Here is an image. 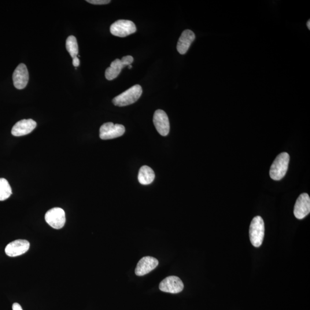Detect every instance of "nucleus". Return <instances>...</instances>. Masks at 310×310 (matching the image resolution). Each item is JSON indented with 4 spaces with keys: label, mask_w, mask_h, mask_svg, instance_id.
<instances>
[{
    "label": "nucleus",
    "mask_w": 310,
    "mask_h": 310,
    "mask_svg": "<svg viewBox=\"0 0 310 310\" xmlns=\"http://www.w3.org/2000/svg\"><path fill=\"white\" fill-rule=\"evenodd\" d=\"M290 162V155L287 153H283L278 155L272 163L269 175L271 179L280 180L286 175Z\"/></svg>",
    "instance_id": "nucleus-1"
},
{
    "label": "nucleus",
    "mask_w": 310,
    "mask_h": 310,
    "mask_svg": "<svg viewBox=\"0 0 310 310\" xmlns=\"http://www.w3.org/2000/svg\"><path fill=\"white\" fill-rule=\"evenodd\" d=\"M143 93L142 87L139 84H135L134 86L117 95L113 99L114 105L117 106H125L133 104L138 100Z\"/></svg>",
    "instance_id": "nucleus-2"
},
{
    "label": "nucleus",
    "mask_w": 310,
    "mask_h": 310,
    "mask_svg": "<svg viewBox=\"0 0 310 310\" xmlns=\"http://www.w3.org/2000/svg\"><path fill=\"white\" fill-rule=\"evenodd\" d=\"M265 234V225L260 216L254 218L249 227V237L251 243L258 248L263 243Z\"/></svg>",
    "instance_id": "nucleus-3"
},
{
    "label": "nucleus",
    "mask_w": 310,
    "mask_h": 310,
    "mask_svg": "<svg viewBox=\"0 0 310 310\" xmlns=\"http://www.w3.org/2000/svg\"><path fill=\"white\" fill-rule=\"evenodd\" d=\"M110 31L114 36L125 38L134 34L137 31V29L134 22L127 20H119L114 22L110 26Z\"/></svg>",
    "instance_id": "nucleus-4"
},
{
    "label": "nucleus",
    "mask_w": 310,
    "mask_h": 310,
    "mask_svg": "<svg viewBox=\"0 0 310 310\" xmlns=\"http://www.w3.org/2000/svg\"><path fill=\"white\" fill-rule=\"evenodd\" d=\"M134 60V58L130 55L122 58L121 60L119 59H116L112 62L110 67L106 70V78L109 80L116 78L119 76L122 69L125 66L131 65Z\"/></svg>",
    "instance_id": "nucleus-5"
},
{
    "label": "nucleus",
    "mask_w": 310,
    "mask_h": 310,
    "mask_svg": "<svg viewBox=\"0 0 310 310\" xmlns=\"http://www.w3.org/2000/svg\"><path fill=\"white\" fill-rule=\"evenodd\" d=\"M125 132V128L123 125L106 123L99 129V137L102 140L116 139L123 136Z\"/></svg>",
    "instance_id": "nucleus-6"
},
{
    "label": "nucleus",
    "mask_w": 310,
    "mask_h": 310,
    "mask_svg": "<svg viewBox=\"0 0 310 310\" xmlns=\"http://www.w3.org/2000/svg\"><path fill=\"white\" fill-rule=\"evenodd\" d=\"M46 223L55 230H60L66 223L65 212L60 208H55L48 211L45 216Z\"/></svg>",
    "instance_id": "nucleus-7"
},
{
    "label": "nucleus",
    "mask_w": 310,
    "mask_h": 310,
    "mask_svg": "<svg viewBox=\"0 0 310 310\" xmlns=\"http://www.w3.org/2000/svg\"><path fill=\"white\" fill-rule=\"evenodd\" d=\"M184 284L182 280L175 276L167 277L162 280L159 284V289L165 293L178 294L182 292Z\"/></svg>",
    "instance_id": "nucleus-8"
},
{
    "label": "nucleus",
    "mask_w": 310,
    "mask_h": 310,
    "mask_svg": "<svg viewBox=\"0 0 310 310\" xmlns=\"http://www.w3.org/2000/svg\"><path fill=\"white\" fill-rule=\"evenodd\" d=\"M153 121L158 134L163 136L168 135L170 125L167 114L163 110L158 109L155 112Z\"/></svg>",
    "instance_id": "nucleus-9"
},
{
    "label": "nucleus",
    "mask_w": 310,
    "mask_h": 310,
    "mask_svg": "<svg viewBox=\"0 0 310 310\" xmlns=\"http://www.w3.org/2000/svg\"><path fill=\"white\" fill-rule=\"evenodd\" d=\"M310 212V198L307 193L298 197L294 206V214L297 219H304Z\"/></svg>",
    "instance_id": "nucleus-10"
},
{
    "label": "nucleus",
    "mask_w": 310,
    "mask_h": 310,
    "mask_svg": "<svg viewBox=\"0 0 310 310\" xmlns=\"http://www.w3.org/2000/svg\"><path fill=\"white\" fill-rule=\"evenodd\" d=\"M30 243L25 239H17L11 242L6 246L5 252L9 257H17L27 252Z\"/></svg>",
    "instance_id": "nucleus-11"
},
{
    "label": "nucleus",
    "mask_w": 310,
    "mask_h": 310,
    "mask_svg": "<svg viewBox=\"0 0 310 310\" xmlns=\"http://www.w3.org/2000/svg\"><path fill=\"white\" fill-rule=\"evenodd\" d=\"M28 80L29 73L27 66L24 64H21L17 66L13 74L14 86L17 89H23L27 86Z\"/></svg>",
    "instance_id": "nucleus-12"
},
{
    "label": "nucleus",
    "mask_w": 310,
    "mask_h": 310,
    "mask_svg": "<svg viewBox=\"0 0 310 310\" xmlns=\"http://www.w3.org/2000/svg\"><path fill=\"white\" fill-rule=\"evenodd\" d=\"M158 261L156 258L151 256L144 257L139 261L135 269V274L142 276L149 274L157 267Z\"/></svg>",
    "instance_id": "nucleus-13"
},
{
    "label": "nucleus",
    "mask_w": 310,
    "mask_h": 310,
    "mask_svg": "<svg viewBox=\"0 0 310 310\" xmlns=\"http://www.w3.org/2000/svg\"><path fill=\"white\" fill-rule=\"evenodd\" d=\"M36 125V122L32 119L22 120L14 125L11 133L17 137L27 135L34 130Z\"/></svg>",
    "instance_id": "nucleus-14"
},
{
    "label": "nucleus",
    "mask_w": 310,
    "mask_h": 310,
    "mask_svg": "<svg viewBox=\"0 0 310 310\" xmlns=\"http://www.w3.org/2000/svg\"><path fill=\"white\" fill-rule=\"evenodd\" d=\"M195 39V35L193 31L190 29L184 30L181 35L178 44H177L176 49L178 53L181 55L185 54L189 50Z\"/></svg>",
    "instance_id": "nucleus-15"
},
{
    "label": "nucleus",
    "mask_w": 310,
    "mask_h": 310,
    "mask_svg": "<svg viewBox=\"0 0 310 310\" xmlns=\"http://www.w3.org/2000/svg\"><path fill=\"white\" fill-rule=\"evenodd\" d=\"M155 178V172L149 166L144 165L140 168L138 175L140 183L143 185H148L153 182Z\"/></svg>",
    "instance_id": "nucleus-16"
},
{
    "label": "nucleus",
    "mask_w": 310,
    "mask_h": 310,
    "mask_svg": "<svg viewBox=\"0 0 310 310\" xmlns=\"http://www.w3.org/2000/svg\"><path fill=\"white\" fill-rule=\"evenodd\" d=\"M66 49L69 52L70 56L74 58L77 57L78 54V45L77 40L75 36H70L66 40Z\"/></svg>",
    "instance_id": "nucleus-17"
},
{
    "label": "nucleus",
    "mask_w": 310,
    "mask_h": 310,
    "mask_svg": "<svg viewBox=\"0 0 310 310\" xmlns=\"http://www.w3.org/2000/svg\"><path fill=\"white\" fill-rule=\"evenodd\" d=\"M12 194V189L8 181L4 178H0V201L6 200Z\"/></svg>",
    "instance_id": "nucleus-18"
},
{
    "label": "nucleus",
    "mask_w": 310,
    "mask_h": 310,
    "mask_svg": "<svg viewBox=\"0 0 310 310\" xmlns=\"http://www.w3.org/2000/svg\"><path fill=\"white\" fill-rule=\"evenodd\" d=\"M86 2L94 5H104L111 2L110 0H87Z\"/></svg>",
    "instance_id": "nucleus-19"
},
{
    "label": "nucleus",
    "mask_w": 310,
    "mask_h": 310,
    "mask_svg": "<svg viewBox=\"0 0 310 310\" xmlns=\"http://www.w3.org/2000/svg\"><path fill=\"white\" fill-rule=\"evenodd\" d=\"M73 65L75 67H78L80 65L79 58L77 57L73 58Z\"/></svg>",
    "instance_id": "nucleus-20"
},
{
    "label": "nucleus",
    "mask_w": 310,
    "mask_h": 310,
    "mask_svg": "<svg viewBox=\"0 0 310 310\" xmlns=\"http://www.w3.org/2000/svg\"><path fill=\"white\" fill-rule=\"evenodd\" d=\"M12 310H23L22 309L21 306L17 304V303H14L12 306Z\"/></svg>",
    "instance_id": "nucleus-21"
},
{
    "label": "nucleus",
    "mask_w": 310,
    "mask_h": 310,
    "mask_svg": "<svg viewBox=\"0 0 310 310\" xmlns=\"http://www.w3.org/2000/svg\"><path fill=\"white\" fill-rule=\"evenodd\" d=\"M307 26H308V28L310 29V20H309L308 21Z\"/></svg>",
    "instance_id": "nucleus-22"
},
{
    "label": "nucleus",
    "mask_w": 310,
    "mask_h": 310,
    "mask_svg": "<svg viewBox=\"0 0 310 310\" xmlns=\"http://www.w3.org/2000/svg\"><path fill=\"white\" fill-rule=\"evenodd\" d=\"M132 68V66L131 65H129V69H131Z\"/></svg>",
    "instance_id": "nucleus-23"
}]
</instances>
